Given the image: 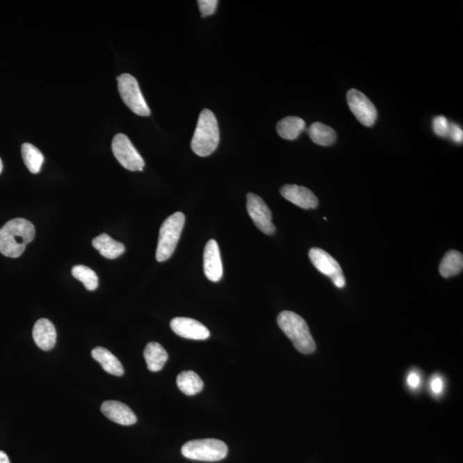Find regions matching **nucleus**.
<instances>
[{"label": "nucleus", "mask_w": 463, "mask_h": 463, "mask_svg": "<svg viewBox=\"0 0 463 463\" xmlns=\"http://www.w3.org/2000/svg\"><path fill=\"white\" fill-rule=\"evenodd\" d=\"M35 235V227L29 220H10L0 229V252L16 259L23 254L26 245L34 240Z\"/></svg>", "instance_id": "1"}, {"label": "nucleus", "mask_w": 463, "mask_h": 463, "mask_svg": "<svg viewBox=\"0 0 463 463\" xmlns=\"http://www.w3.org/2000/svg\"><path fill=\"white\" fill-rule=\"evenodd\" d=\"M220 131L218 120L209 109H204L198 117L190 147L201 157L211 156L218 149Z\"/></svg>", "instance_id": "2"}, {"label": "nucleus", "mask_w": 463, "mask_h": 463, "mask_svg": "<svg viewBox=\"0 0 463 463\" xmlns=\"http://www.w3.org/2000/svg\"><path fill=\"white\" fill-rule=\"evenodd\" d=\"M279 327L291 340L298 351L311 355L316 350V343L306 321L295 312L284 311L277 317Z\"/></svg>", "instance_id": "3"}, {"label": "nucleus", "mask_w": 463, "mask_h": 463, "mask_svg": "<svg viewBox=\"0 0 463 463\" xmlns=\"http://www.w3.org/2000/svg\"><path fill=\"white\" fill-rule=\"evenodd\" d=\"M185 222L186 216L181 212H176L164 220L161 227L156 249L158 262H164L174 254Z\"/></svg>", "instance_id": "4"}, {"label": "nucleus", "mask_w": 463, "mask_h": 463, "mask_svg": "<svg viewBox=\"0 0 463 463\" xmlns=\"http://www.w3.org/2000/svg\"><path fill=\"white\" fill-rule=\"evenodd\" d=\"M184 457L194 461L218 462L227 455V444L215 439H196L184 444L181 449Z\"/></svg>", "instance_id": "5"}, {"label": "nucleus", "mask_w": 463, "mask_h": 463, "mask_svg": "<svg viewBox=\"0 0 463 463\" xmlns=\"http://www.w3.org/2000/svg\"><path fill=\"white\" fill-rule=\"evenodd\" d=\"M117 89L126 104L132 112L139 116H149L150 110L143 97L137 79L133 76L124 73L117 77Z\"/></svg>", "instance_id": "6"}, {"label": "nucleus", "mask_w": 463, "mask_h": 463, "mask_svg": "<svg viewBox=\"0 0 463 463\" xmlns=\"http://www.w3.org/2000/svg\"><path fill=\"white\" fill-rule=\"evenodd\" d=\"M112 150L117 161L127 170H143L145 161L126 135L119 133L113 138Z\"/></svg>", "instance_id": "7"}, {"label": "nucleus", "mask_w": 463, "mask_h": 463, "mask_svg": "<svg viewBox=\"0 0 463 463\" xmlns=\"http://www.w3.org/2000/svg\"><path fill=\"white\" fill-rule=\"evenodd\" d=\"M309 257L316 269L322 274L332 279L337 288L343 289L346 284L343 270L339 263L328 252L320 248H311L309 252Z\"/></svg>", "instance_id": "8"}, {"label": "nucleus", "mask_w": 463, "mask_h": 463, "mask_svg": "<svg viewBox=\"0 0 463 463\" xmlns=\"http://www.w3.org/2000/svg\"><path fill=\"white\" fill-rule=\"evenodd\" d=\"M347 101L349 109L360 123L367 127L373 126L377 120V112L373 103L366 95L357 90L352 89L348 92Z\"/></svg>", "instance_id": "9"}, {"label": "nucleus", "mask_w": 463, "mask_h": 463, "mask_svg": "<svg viewBox=\"0 0 463 463\" xmlns=\"http://www.w3.org/2000/svg\"><path fill=\"white\" fill-rule=\"evenodd\" d=\"M246 200L248 214L257 229L267 235L274 234L275 227L272 222V213L262 198L254 193H248Z\"/></svg>", "instance_id": "10"}, {"label": "nucleus", "mask_w": 463, "mask_h": 463, "mask_svg": "<svg viewBox=\"0 0 463 463\" xmlns=\"http://www.w3.org/2000/svg\"><path fill=\"white\" fill-rule=\"evenodd\" d=\"M170 326L176 334L186 339L204 341L211 336L209 330L195 319L188 318H175L170 323Z\"/></svg>", "instance_id": "11"}, {"label": "nucleus", "mask_w": 463, "mask_h": 463, "mask_svg": "<svg viewBox=\"0 0 463 463\" xmlns=\"http://www.w3.org/2000/svg\"><path fill=\"white\" fill-rule=\"evenodd\" d=\"M204 270L209 281L218 282L222 279L223 267L218 242L211 240L206 244L204 252Z\"/></svg>", "instance_id": "12"}, {"label": "nucleus", "mask_w": 463, "mask_h": 463, "mask_svg": "<svg viewBox=\"0 0 463 463\" xmlns=\"http://www.w3.org/2000/svg\"><path fill=\"white\" fill-rule=\"evenodd\" d=\"M281 194L286 200L304 209H316L318 205L317 197L307 187L286 185L282 187Z\"/></svg>", "instance_id": "13"}, {"label": "nucleus", "mask_w": 463, "mask_h": 463, "mask_svg": "<svg viewBox=\"0 0 463 463\" xmlns=\"http://www.w3.org/2000/svg\"><path fill=\"white\" fill-rule=\"evenodd\" d=\"M102 414L108 420L122 425H134L138 421L137 416L126 404L117 400H106L101 407Z\"/></svg>", "instance_id": "14"}, {"label": "nucleus", "mask_w": 463, "mask_h": 463, "mask_svg": "<svg viewBox=\"0 0 463 463\" xmlns=\"http://www.w3.org/2000/svg\"><path fill=\"white\" fill-rule=\"evenodd\" d=\"M33 338L36 345L44 351L53 349L56 343L57 333L53 323L47 318H40L35 323Z\"/></svg>", "instance_id": "15"}, {"label": "nucleus", "mask_w": 463, "mask_h": 463, "mask_svg": "<svg viewBox=\"0 0 463 463\" xmlns=\"http://www.w3.org/2000/svg\"><path fill=\"white\" fill-rule=\"evenodd\" d=\"M92 357L100 363L105 372L120 377L124 373L122 364L111 352L104 348L97 347L92 350Z\"/></svg>", "instance_id": "16"}, {"label": "nucleus", "mask_w": 463, "mask_h": 463, "mask_svg": "<svg viewBox=\"0 0 463 463\" xmlns=\"http://www.w3.org/2000/svg\"><path fill=\"white\" fill-rule=\"evenodd\" d=\"M92 245L103 257L108 259H115L126 251V247L122 243L113 240L106 234H102L95 238L92 241Z\"/></svg>", "instance_id": "17"}, {"label": "nucleus", "mask_w": 463, "mask_h": 463, "mask_svg": "<svg viewBox=\"0 0 463 463\" xmlns=\"http://www.w3.org/2000/svg\"><path fill=\"white\" fill-rule=\"evenodd\" d=\"M307 127V124L301 117L289 116L279 121L277 133L286 140H295Z\"/></svg>", "instance_id": "18"}, {"label": "nucleus", "mask_w": 463, "mask_h": 463, "mask_svg": "<svg viewBox=\"0 0 463 463\" xmlns=\"http://www.w3.org/2000/svg\"><path fill=\"white\" fill-rule=\"evenodd\" d=\"M147 366L152 372H159L168 362V355L164 348L158 343H149L143 352Z\"/></svg>", "instance_id": "19"}, {"label": "nucleus", "mask_w": 463, "mask_h": 463, "mask_svg": "<svg viewBox=\"0 0 463 463\" xmlns=\"http://www.w3.org/2000/svg\"><path fill=\"white\" fill-rule=\"evenodd\" d=\"M309 137L316 145L330 146L336 141V132L327 124L315 122L307 130Z\"/></svg>", "instance_id": "20"}, {"label": "nucleus", "mask_w": 463, "mask_h": 463, "mask_svg": "<svg viewBox=\"0 0 463 463\" xmlns=\"http://www.w3.org/2000/svg\"><path fill=\"white\" fill-rule=\"evenodd\" d=\"M463 269V256L460 252L451 250L444 255L441 261L439 272L444 278H449L460 274Z\"/></svg>", "instance_id": "21"}, {"label": "nucleus", "mask_w": 463, "mask_h": 463, "mask_svg": "<svg viewBox=\"0 0 463 463\" xmlns=\"http://www.w3.org/2000/svg\"><path fill=\"white\" fill-rule=\"evenodd\" d=\"M177 385L180 391L186 396H195L203 391L204 382L193 371H186L179 374Z\"/></svg>", "instance_id": "22"}, {"label": "nucleus", "mask_w": 463, "mask_h": 463, "mask_svg": "<svg viewBox=\"0 0 463 463\" xmlns=\"http://www.w3.org/2000/svg\"><path fill=\"white\" fill-rule=\"evenodd\" d=\"M22 156L29 172L34 174H39L44 163L42 153L31 143H26L22 145Z\"/></svg>", "instance_id": "23"}, {"label": "nucleus", "mask_w": 463, "mask_h": 463, "mask_svg": "<svg viewBox=\"0 0 463 463\" xmlns=\"http://www.w3.org/2000/svg\"><path fill=\"white\" fill-rule=\"evenodd\" d=\"M72 274L77 280L82 282L89 291H94L98 288L97 275L90 268L84 266H76L72 268Z\"/></svg>", "instance_id": "24"}, {"label": "nucleus", "mask_w": 463, "mask_h": 463, "mask_svg": "<svg viewBox=\"0 0 463 463\" xmlns=\"http://www.w3.org/2000/svg\"><path fill=\"white\" fill-rule=\"evenodd\" d=\"M432 129L439 137H449L450 123L444 116H437L432 120Z\"/></svg>", "instance_id": "25"}, {"label": "nucleus", "mask_w": 463, "mask_h": 463, "mask_svg": "<svg viewBox=\"0 0 463 463\" xmlns=\"http://www.w3.org/2000/svg\"><path fill=\"white\" fill-rule=\"evenodd\" d=\"M202 16L208 17L216 13V7L218 6V0H200L197 1Z\"/></svg>", "instance_id": "26"}, {"label": "nucleus", "mask_w": 463, "mask_h": 463, "mask_svg": "<svg viewBox=\"0 0 463 463\" xmlns=\"http://www.w3.org/2000/svg\"><path fill=\"white\" fill-rule=\"evenodd\" d=\"M449 137L455 143H462L463 140V131L462 129L460 127H458L457 124L454 123H450V130Z\"/></svg>", "instance_id": "27"}, {"label": "nucleus", "mask_w": 463, "mask_h": 463, "mask_svg": "<svg viewBox=\"0 0 463 463\" xmlns=\"http://www.w3.org/2000/svg\"><path fill=\"white\" fill-rule=\"evenodd\" d=\"M431 388L433 393L435 394H440L443 391L444 383L442 378L439 377H434L432 380Z\"/></svg>", "instance_id": "28"}, {"label": "nucleus", "mask_w": 463, "mask_h": 463, "mask_svg": "<svg viewBox=\"0 0 463 463\" xmlns=\"http://www.w3.org/2000/svg\"><path fill=\"white\" fill-rule=\"evenodd\" d=\"M407 381L411 388L416 389L420 385L421 378L416 373L412 372L407 377Z\"/></svg>", "instance_id": "29"}, {"label": "nucleus", "mask_w": 463, "mask_h": 463, "mask_svg": "<svg viewBox=\"0 0 463 463\" xmlns=\"http://www.w3.org/2000/svg\"><path fill=\"white\" fill-rule=\"evenodd\" d=\"M0 463H10L8 455L2 450H0Z\"/></svg>", "instance_id": "30"}, {"label": "nucleus", "mask_w": 463, "mask_h": 463, "mask_svg": "<svg viewBox=\"0 0 463 463\" xmlns=\"http://www.w3.org/2000/svg\"><path fill=\"white\" fill-rule=\"evenodd\" d=\"M2 170H3V163H2V160L0 159V174H1Z\"/></svg>", "instance_id": "31"}]
</instances>
